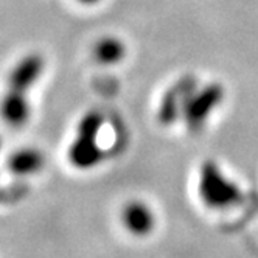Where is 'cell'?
I'll list each match as a JSON object with an SVG mask.
<instances>
[{"label": "cell", "mask_w": 258, "mask_h": 258, "mask_svg": "<svg viewBox=\"0 0 258 258\" xmlns=\"http://www.w3.org/2000/svg\"><path fill=\"white\" fill-rule=\"evenodd\" d=\"M198 191L204 204L215 210H224L243 201V191L226 177L213 160H206L199 170Z\"/></svg>", "instance_id": "6da1fadb"}, {"label": "cell", "mask_w": 258, "mask_h": 258, "mask_svg": "<svg viewBox=\"0 0 258 258\" xmlns=\"http://www.w3.org/2000/svg\"><path fill=\"white\" fill-rule=\"evenodd\" d=\"M224 98V87L219 83H212L204 86L201 90H196L188 98L183 107V121L188 131L198 133L204 127L209 115L218 107V104Z\"/></svg>", "instance_id": "7a4b0ae2"}, {"label": "cell", "mask_w": 258, "mask_h": 258, "mask_svg": "<svg viewBox=\"0 0 258 258\" xmlns=\"http://www.w3.org/2000/svg\"><path fill=\"white\" fill-rule=\"evenodd\" d=\"M196 90H198V78L193 75L180 77L174 84H171L163 94L157 109L159 123L163 126L173 124L182 115L185 103Z\"/></svg>", "instance_id": "3957f363"}, {"label": "cell", "mask_w": 258, "mask_h": 258, "mask_svg": "<svg viewBox=\"0 0 258 258\" xmlns=\"http://www.w3.org/2000/svg\"><path fill=\"white\" fill-rule=\"evenodd\" d=\"M45 67V61L39 53H28L17 62L8 75V89L16 92H27L38 83Z\"/></svg>", "instance_id": "277c9868"}, {"label": "cell", "mask_w": 258, "mask_h": 258, "mask_svg": "<svg viewBox=\"0 0 258 258\" xmlns=\"http://www.w3.org/2000/svg\"><path fill=\"white\" fill-rule=\"evenodd\" d=\"M121 221L129 233L136 236L150 235L156 226V216L153 210L142 201H131L121 212Z\"/></svg>", "instance_id": "5b68a950"}, {"label": "cell", "mask_w": 258, "mask_h": 258, "mask_svg": "<svg viewBox=\"0 0 258 258\" xmlns=\"http://www.w3.org/2000/svg\"><path fill=\"white\" fill-rule=\"evenodd\" d=\"M104 157L103 150L97 143V137L77 134V139L69 148V160L75 168L89 170L98 165Z\"/></svg>", "instance_id": "8992f818"}, {"label": "cell", "mask_w": 258, "mask_h": 258, "mask_svg": "<svg viewBox=\"0 0 258 258\" xmlns=\"http://www.w3.org/2000/svg\"><path fill=\"white\" fill-rule=\"evenodd\" d=\"M31 114L27 94L16 90H7L0 100V118L11 127L24 126Z\"/></svg>", "instance_id": "52a82bcc"}, {"label": "cell", "mask_w": 258, "mask_h": 258, "mask_svg": "<svg viewBox=\"0 0 258 258\" xmlns=\"http://www.w3.org/2000/svg\"><path fill=\"white\" fill-rule=\"evenodd\" d=\"M44 154L36 148H21L8 157V170L16 176H30L44 167Z\"/></svg>", "instance_id": "ba28073f"}, {"label": "cell", "mask_w": 258, "mask_h": 258, "mask_svg": "<svg viewBox=\"0 0 258 258\" xmlns=\"http://www.w3.org/2000/svg\"><path fill=\"white\" fill-rule=\"evenodd\" d=\"M126 47L124 44L114 36H104L100 41H97L94 47V56L100 64L112 66L120 62L124 58Z\"/></svg>", "instance_id": "9c48e42d"}, {"label": "cell", "mask_w": 258, "mask_h": 258, "mask_svg": "<svg viewBox=\"0 0 258 258\" xmlns=\"http://www.w3.org/2000/svg\"><path fill=\"white\" fill-rule=\"evenodd\" d=\"M103 121H104V118L100 112H97V110H89V112L84 114L83 118L80 120L78 127H77V134L89 136V137H98Z\"/></svg>", "instance_id": "30bf717a"}, {"label": "cell", "mask_w": 258, "mask_h": 258, "mask_svg": "<svg viewBox=\"0 0 258 258\" xmlns=\"http://www.w3.org/2000/svg\"><path fill=\"white\" fill-rule=\"evenodd\" d=\"M28 195V187L25 183H11L7 187H0V204H5V202H17L24 199Z\"/></svg>", "instance_id": "8fae6325"}, {"label": "cell", "mask_w": 258, "mask_h": 258, "mask_svg": "<svg viewBox=\"0 0 258 258\" xmlns=\"http://www.w3.org/2000/svg\"><path fill=\"white\" fill-rule=\"evenodd\" d=\"M78 2H81V4H86V5H90V4H97L98 0H78Z\"/></svg>", "instance_id": "7c38bea8"}, {"label": "cell", "mask_w": 258, "mask_h": 258, "mask_svg": "<svg viewBox=\"0 0 258 258\" xmlns=\"http://www.w3.org/2000/svg\"><path fill=\"white\" fill-rule=\"evenodd\" d=\"M0 146H2V142H0Z\"/></svg>", "instance_id": "4fadbf2b"}]
</instances>
